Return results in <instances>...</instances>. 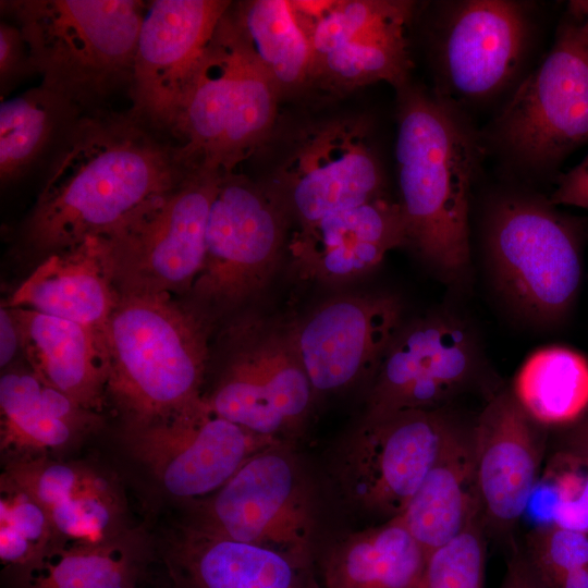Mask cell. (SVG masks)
<instances>
[{"instance_id": "cell-1", "label": "cell", "mask_w": 588, "mask_h": 588, "mask_svg": "<svg viewBox=\"0 0 588 588\" xmlns=\"http://www.w3.org/2000/svg\"><path fill=\"white\" fill-rule=\"evenodd\" d=\"M157 133L130 112L83 114L51 156L26 244L48 254L110 236L151 209L189 173Z\"/></svg>"}, {"instance_id": "cell-2", "label": "cell", "mask_w": 588, "mask_h": 588, "mask_svg": "<svg viewBox=\"0 0 588 588\" xmlns=\"http://www.w3.org/2000/svg\"><path fill=\"white\" fill-rule=\"evenodd\" d=\"M397 90L396 177L408 245L448 275L469 261V198L487 147L462 107L409 81Z\"/></svg>"}, {"instance_id": "cell-3", "label": "cell", "mask_w": 588, "mask_h": 588, "mask_svg": "<svg viewBox=\"0 0 588 588\" xmlns=\"http://www.w3.org/2000/svg\"><path fill=\"white\" fill-rule=\"evenodd\" d=\"M210 316L169 294L120 293L105 336L107 397L127 427L185 411L204 399L210 362Z\"/></svg>"}, {"instance_id": "cell-4", "label": "cell", "mask_w": 588, "mask_h": 588, "mask_svg": "<svg viewBox=\"0 0 588 588\" xmlns=\"http://www.w3.org/2000/svg\"><path fill=\"white\" fill-rule=\"evenodd\" d=\"M146 7L138 0L1 1L22 30L40 85L84 113L128 93Z\"/></svg>"}, {"instance_id": "cell-5", "label": "cell", "mask_w": 588, "mask_h": 588, "mask_svg": "<svg viewBox=\"0 0 588 588\" xmlns=\"http://www.w3.org/2000/svg\"><path fill=\"white\" fill-rule=\"evenodd\" d=\"M280 99L228 10L171 132L181 163L189 172L234 171L269 135Z\"/></svg>"}, {"instance_id": "cell-6", "label": "cell", "mask_w": 588, "mask_h": 588, "mask_svg": "<svg viewBox=\"0 0 588 588\" xmlns=\"http://www.w3.org/2000/svg\"><path fill=\"white\" fill-rule=\"evenodd\" d=\"M523 171L554 168L588 143V1H572L548 56L482 135Z\"/></svg>"}, {"instance_id": "cell-7", "label": "cell", "mask_w": 588, "mask_h": 588, "mask_svg": "<svg viewBox=\"0 0 588 588\" xmlns=\"http://www.w3.org/2000/svg\"><path fill=\"white\" fill-rule=\"evenodd\" d=\"M485 245L494 284L523 318L550 326L565 319L581 279L576 222L549 199L507 193L490 205Z\"/></svg>"}, {"instance_id": "cell-8", "label": "cell", "mask_w": 588, "mask_h": 588, "mask_svg": "<svg viewBox=\"0 0 588 588\" xmlns=\"http://www.w3.org/2000/svg\"><path fill=\"white\" fill-rule=\"evenodd\" d=\"M290 219L270 189L222 173L210 206L203 268L191 291L207 315L257 297L280 266Z\"/></svg>"}, {"instance_id": "cell-9", "label": "cell", "mask_w": 588, "mask_h": 588, "mask_svg": "<svg viewBox=\"0 0 588 588\" xmlns=\"http://www.w3.org/2000/svg\"><path fill=\"white\" fill-rule=\"evenodd\" d=\"M212 391L204 395L221 417L264 438L296 427L315 394L295 350L290 322L246 316L228 333Z\"/></svg>"}, {"instance_id": "cell-10", "label": "cell", "mask_w": 588, "mask_h": 588, "mask_svg": "<svg viewBox=\"0 0 588 588\" xmlns=\"http://www.w3.org/2000/svg\"><path fill=\"white\" fill-rule=\"evenodd\" d=\"M221 174L189 172L151 209L106 236L120 293H191L203 268L207 221Z\"/></svg>"}, {"instance_id": "cell-11", "label": "cell", "mask_w": 588, "mask_h": 588, "mask_svg": "<svg viewBox=\"0 0 588 588\" xmlns=\"http://www.w3.org/2000/svg\"><path fill=\"white\" fill-rule=\"evenodd\" d=\"M311 48L310 83L332 91L408 82L406 28L413 3L393 0L292 1Z\"/></svg>"}, {"instance_id": "cell-12", "label": "cell", "mask_w": 588, "mask_h": 588, "mask_svg": "<svg viewBox=\"0 0 588 588\" xmlns=\"http://www.w3.org/2000/svg\"><path fill=\"white\" fill-rule=\"evenodd\" d=\"M383 183L368 127L343 118L301 136L268 188L302 228L383 196Z\"/></svg>"}, {"instance_id": "cell-13", "label": "cell", "mask_w": 588, "mask_h": 588, "mask_svg": "<svg viewBox=\"0 0 588 588\" xmlns=\"http://www.w3.org/2000/svg\"><path fill=\"white\" fill-rule=\"evenodd\" d=\"M530 35V15L522 2L445 3L432 36L436 91L460 107L495 96L515 76Z\"/></svg>"}, {"instance_id": "cell-14", "label": "cell", "mask_w": 588, "mask_h": 588, "mask_svg": "<svg viewBox=\"0 0 588 588\" xmlns=\"http://www.w3.org/2000/svg\"><path fill=\"white\" fill-rule=\"evenodd\" d=\"M224 0H155L146 7L128 96L135 119L172 132L220 21Z\"/></svg>"}, {"instance_id": "cell-15", "label": "cell", "mask_w": 588, "mask_h": 588, "mask_svg": "<svg viewBox=\"0 0 588 588\" xmlns=\"http://www.w3.org/2000/svg\"><path fill=\"white\" fill-rule=\"evenodd\" d=\"M126 442L167 494L187 500L217 491L252 455L275 440L221 417L204 396L170 417L127 427Z\"/></svg>"}, {"instance_id": "cell-16", "label": "cell", "mask_w": 588, "mask_h": 588, "mask_svg": "<svg viewBox=\"0 0 588 588\" xmlns=\"http://www.w3.org/2000/svg\"><path fill=\"white\" fill-rule=\"evenodd\" d=\"M310 563V510L293 462L274 444L252 455L209 497L193 527Z\"/></svg>"}, {"instance_id": "cell-17", "label": "cell", "mask_w": 588, "mask_h": 588, "mask_svg": "<svg viewBox=\"0 0 588 588\" xmlns=\"http://www.w3.org/2000/svg\"><path fill=\"white\" fill-rule=\"evenodd\" d=\"M403 322L396 295L362 292L327 298L290 330L314 392H333L373 377Z\"/></svg>"}, {"instance_id": "cell-18", "label": "cell", "mask_w": 588, "mask_h": 588, "mask_svg": "<svg viewBox=\"0 0 588 588\" xmlns=\"http://www.w3.org/2000/svg\"><path fill=\"white\" fill-rule=\"evenodd\" d=\"M451 426L437 409L364 418L343 466L354 501L389 519L401 515L434 464Z\"/></svg>"}, {"instance_id": "cell-19", "label": "cell", "mask_w": 588, "mask_h": 588, "mask_svg": "<svg viewBox=\"0 0 588 588\" xmlns=\"http://www.w3.org/2000/svg\"><path fill=\"white\" fill-rule=\"evenodd\" d=\"M475 364L460 321L432 315L403 322L372 377L365 418L436 409L469 380Z\"/></svg>"}, {"instance_id": "cell-20", "label": "cell", "mask_w": 588, "mask_h": 588, "mask_svg": "<svg viewBox=\"0 0 588 588\" xmlns=\"http://www.w3.org/2000/svg\"><path fill=\"white\" fill-rule=\"evenodd\" d=\"M407 244L399 201L381 196L298 228L286 253L298 278L338 286L368 274Z\"/></svg>"}, {"instance_id": "cell-21", "label": "cell", "mask_w": 588, "mask_h": 588, "mask_svg": "<svg viewBox=\"0 0 588 588\" xmlns=\"http://www.w3.org/2000/svg\"><path fill=\"white\" fill-rule=\"evenodd\" d=\"M534 424L504 391L483 408L471 436L481 518L494 529L519 520L538 482L542 444Z\"/></svg>"}, {"instance_id": "cell-22", "label": "cell", "mask_w": 588, "mask_h": 588, "mask_svg": "<svg viewBox=\"0 0 588 588\" xmlns=\"http://www.w3.org/2000/svg\"><path fill=\"white\" fill-rule=\"evenodd\" d=\"M3 474L45 509L58 543H100L127 529L118 485L89 465L25 455L8 461Z\"/></svg>"}, {"instance_id": "cell-23", "label": "cell", "mask_w": 588, "mask_h": 588, "mask_svg": "<svg viewBox=\"0 0 588 588\" xmlns=\"http://www.w3.org/2000/svg\"><path fill=\"white\" fill-rule=\"evenodd\" d=\"M46 255L13 292L7 306L105 332L120 298L109 268L106 236H86Z\"/></svg>"}, {"instance_id": "cell-24", "label": "cell", "mask_w": 588, "mask_h": 588, "mask_svg": "<svg viewBox=\"0 0 588 588\" xmlns=\"http://www.w3.org/2000/svg\"><path fill=\"white\" fill-rule=\"evenodd\" d=\"M164 560L174 588H320L308 562L193 527Z\"/></svg>"}, {"instance_id": "cell-25", "label": "cell", "mask_w": 588, "mask_h": 588, "mask_svg": "<svg viewBox=\"0 0 588 588\" xmlns=\"http://www.w3.org/2000/svg\"><path fill=\"white\" fill-rule=\"evenodd\" d=\"M11 310L30 371L98 414L107 397L110 373L105 332L30 309Z\"/></svg>"}, {"instance_id": "cell-26", "label": "cell", "mask_w": 588, "mask_h": 588, "mask_svg": "<svg viewBox=\"0 0 588 588\" xmlns=\"http://www.w3.org/2000/svg\"><path fill=\"white\" fill-rule=\"evenodd\" d=\"M0 446L12 457L64 450L100 424L97 413L45 384L33 371L0 379Z\"/></svg>"}, {"instance_id": "cell-27", "label": "cell", "mask_w": 588, "mask_h": 588, "mask_svg": "<svg viewBox=\"0 0 588 588\" xmlns=\"http://www.w3.org/2000/svg\"><path fill=\"white\" fill-rule=\"evenodd\" d=\"M150 553L144 534L126 529L100 543L62 542L41 558L3 571L8 588H138Z\"/></svg>"}, {"instance_id": "cell-28", "label": "cell", "mask_w": 588, "mask_h": 588, "mask_svg": "<svg viewBox=\"0 0 588 588\" xmlns=\"http://www.w3.org/2000/svg\"><path fill=\"white\" fill-rule=\"evenodd\" d=\"M480 515L471 438L452 425L434 464L399 516L427 558Z\"/></svg>"}, {"instance_id": "cell-29", "label": "cell", "mask_w": 588, "mask_h": 588, "mask_svg": "<svg viewBox=\"0 0 588 588\" xmlns=\"http://www.w3.org/2000/svg\"><path fill=\"white\" fill-rule=\"evenodd\" d=\"M426 554L400 516L334 546L315 573L320 588H414Z\"/></svg>"}, {"instance_id": "cell-30", "label": "cell", "mask_w": 588, "mask_h": 588, "mask_svg": "<svg viewBox=\"0 0 588 588\" xmlns=\"http://www.w3.org/2000/svg\"><path fill=\"white\" fill-rule=\"evenodd\" d=\"M229 16L280 98L310 84V42L292 1H243L231 4Z\"/></svg>"}, {"instance_id": "cell-31", "label": "cell", "mask_w": 588, "mask_h": 588, "mask_svg": "<svg viewBox=\"0 0 588 588\" xmlns=\"http://www.w3.org/2000/svg\"><path fill=\"white\" fill-rule=\"evenodd\" d=\"M85 114L42 85L0 105V181L7 186L27 174L59 145Z\"/></svg>"}, {"instance_id": "cell-32", "label": "cell", "mask_w": 588, "mask_h": 588, "mask_svg": "<svg viewBox=\"0 0 588 588\" xmlns=\"http://www.w3.org/2000/svg\"><path fill=\"white\" fill-rule=\"evenodd\" d=\"M513 394L537 424H575L588 412V359L569 347H542L522 365Z\"/></svg>"}, {"instance_id": "cell-33", "label": "cell", "mask_w": 588, "mask_h": 588, "mask_svg": "<svg viewBox=\"0 0 588 588\" xmlns=\"http://www.w3.org/2000/svg\"><path fill=\"white\" fill-rule=\"evenodd\" d=\"M530 510L541 526L588 534V458L565 450L558 452L534 489L526 511Z\"/></svg>"}, {"instance_id": "cell-34", "label": "cell", "mask_w": 588, "mask_h": 588, "mask_svg": "<svg viewBox=\"0 0 588 588\" xmlns=\"http://www.w3.org/2000/svg\"><path fill=\"white\" fill-rule=\"evenodd\" d=\"M45 509L4 474L0 479V559L7 566H23L57 544Z\"/></svg>"}, {"instance_id": "cell-35", "label": "cell", "mask_w": 588, "mask_h": 588, "mask_svg": "<svg viewBox=\"0 0 588 588\" xmlns=\"http://www.w3.org/2000/svg\"><path fill=\"white\" fill-rule=\"evenodd\" d=\"M486 549L481 515L429 553L414 588H483Z\"/></svg>"}, {"instance_id": "cell-36", "label": "cell", "mask_w": 588, "mask_h": 588, "mask_svg": "<svg viewBox=\"0 0 588 588\" xmlns=\"http://www.w3.org/2000/svg\"><path fill=\"white\" fill-rule=\"evenodd\" d=\"M529 561L547 588L588 565V534L555 525L538 527L528 539Z\"/></svg>"}, {"instance_id": "cell-37", "label": "cell", "mask_w": 588, "mask_h": 588, "mask_svg": "<svg viewBox=\"0 0 588 588\" xmlns=\"http://www.w3.org/2000/svg\"><path fill=\"white\" fill-rule=\"evenodd\" d=\"M35 74L21 28L14 23H0V91L1 95L20 81Z\"/></svg>"}, {"instance_id": "cell-38", "label": "cell", "mask_w": 588, "mask_h": 588, "mask_svg": "<svg viewBox=\"0 0 588 588\" xmlns=\"http://www.w3.org/2000/svg\"><path fill=\"white\" fill-rule=\"evenodd\" d=\"M548 199L554 206L567 205L588 210V155L558 179Z\"/></svg>"}, {"instance_id": "cell-39", "label": "cell", "mask_w": 588, "mask_h": 588, "mask_svg": "<svg viewBox=\"0 0 588 588\" xmlns=\"http://www.w3.org/2000/svg\"><path fill=\"white\" fill-rule=\"evenodd\" d=\"M501 588H547L526 553L512 555Z\"/></svg>"}, {"instance_id": "cell-40", "label": "cell", "mask_w": 588, "mask_h": 588, "mask_svg": "<svg viewBox=\"0 0 588 588\" xmlns=\"http://www.w3.org/2000/svg\"><path fill=\"white\" fill-rule=\"evenodd\" d=\"M21 348V334L12 310L7 305L0 310V365L8 366Z\"/></svg>"}, {"instance_id": "cell-41", "label": "cell", "mask_w": 588, "mask_h": 588, "mask_svg": "<svg viewBox=\"0 0 588 588\" xmlns=\"http://www.w3.org/2000/svg\"><path fill=\"white\" fill-rule=\"evenodd\" d=\"M563 450L588 458V415L566 432Z\"/></svg>"}, {"instance_id": "cell-42", "label": "cell", "mask_w": 588, "mask_h": 588, "mask_svg": "<svg viewBox=\"0 0 588 588\" xmlns=\"http://www.w3.org/2000/svg\"><path fill=\"white\" fill-rule=\"evenodd\" d=\"M553 588H588V565L567 573Z\"/></svg>"}]
</instances>
